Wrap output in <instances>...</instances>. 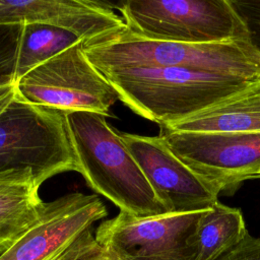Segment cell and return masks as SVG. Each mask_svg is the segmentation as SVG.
<instances>
[{
	"instance_id": "cell-1",
	"label": "cell",
	"mask_w": 260,
	"mask_h": 260,
	"mask_svg": "<svg viewBox=\"0 0 260 260\" xmlns=\"http://www.w3.org/2000/svg\"><path fill=\"white\" fill-rule=\"evenodd\" d=\"M65 113L77 172L91 189L133 216L169 213L106 116L84 111Z\"/></svg>"
},
{
	"instance_id": "cell-2",
	"label": "cell",
	"mask_w": 260,
	"mask_h": 260,
	"mask_svg": "<svg viewBox=\"0 0 260 260\" xmlns=\"http://www.w3.org/2000/svg\"><path fill=\"white\" fill-rule=\"evenodd\" d=\"M101 72L129 68H184L201 72L260 77V53L249 41L188 44L146 39L127 27L83 43Z\"/></svg>"
},
{
	"instance_id": "cell-3",
	"label": "cell",
	"mask_w": 260,
	"mask_h": 260,
	"mask_svg": "<svg viewBox=\"0 0 260 260\" xmlns=\"http://www.w3.org/2000/svg\"><path fill=\"white\" fill-rule=\"evenodd\" d=\"M102 74L124 105L159 126L195 115L258 79L174 67L129 68Z\"/></svg>"
},
{
	"instance_id": "cell-4",
	"label": "cell",
	"mask_w": 260,
	"mask_h": 260,
	"mask_svg": "<svg viewBox=\"0 0 260 260\" xmlns=\"http://www.w3.org/2000/svg\"><path fill=\"white\" fill-rule=\"evenodd\" d=\"M20 169H28L40 186L77 172L65 112L15 96L0 114V172Z\"/></svg>"
},
{
	"instance_id": "cell-5",
	"label": "cell",
	"mask_w": 260,
	"mask_h": 260,
	"mask_svg": "<svg viewBox=\"0 0 260 260\" xmlns=\"http://www.w3.org/2000/svg\"><path fill=\"white\" fill-rule=\"evenodd\" d=\"M116 7L127 28L146 39L188 44L248 41L230 0H128Z\"/></svg>"
},
{
	"instance_id": "cell-6",
	"label": "cell",
	"mask_w": 260,
	"mask_h": 260,
	"mask_svg": "<svg viewBox=\"0 0 260 260\" xmlns=\"http://www.w3.org/2000/svg\"><path fill=\"white\" fill-rule=\"evenodd\" d=\"M79 42L31 69L15 82L20 100L63 112L108 116L119 95L91 64Z\"/></svg>"
},
{
	"instance_id": "cell-7",
	"label": "cell",
	"mask_w": 260,
	"mask_h": 260,
	"mask_svg": "<svg viewBox=\"0 0 260 260\" xmlns=\"http://www.w3.org/2000/svg\"><path fill=\"white\" fill-rule=\"evenodd\" d=\"M205 210L137 217L120 211L95 239L119 260H198V224Z\"/></svg>"
},
{
	"instance_id": "cell-8",
	"label": "cell",
	"mask_w": 260,
	"mask_h": 260,
	"mask_svg": "<svg viewBox=\"0 0 260 260\" xmlns=\"http://www.w3.org/2000/svg\"><path fill=\"white\" fill-rule=\"evenodd\" d=\"M159 136L172 151L215 192L232 193L260 178V133L174 132Z\"/></svg>"
},
{
	"instance_id": "cell-9",
	"label": "cell",
	"mask_w": 260,
	"mask_h": 260,
	"mask_svg": "<svg viewBox=\"0 0 260 260\" xmlns=\"http://www.w3.org/2000/svg\"><path fill=\"white\" fill-rule=\"evenodd\" d=\"M107 214L105 204L95 195L73 192L45 202L37 221L0 254V260H60Z\"/></svg>"
},
{
	"instance_id": "cell-10",
	"label": "cell",
	"mask_w": 260,
	"mask_h": 260,
	"mask_svg": "<svg viewBox=\"0 0 260 260\" xmlns=\"http://www.w3.org/2000/svg\"><path fill=\"white\" fill-rule=\"evenodd\" d=\"M119 133L169 213L207 210L218 202L219 194L184 164L162 137Z\"/></svg>"
},
{
	"instance_id": "cell-11",
	"label": "cell",
	"mask_w": 260,
	"mask_h": 260,
	"mask_svg": "<svg viewBox=\"0 0 260 260\" xmlns=\"http://www.w3.org/2000/svg\"><path fill=\"white\" fill-rule=\"evenodd\" d=\"M113 7L92 0H1L0 25L50 24L87 42L127 27Z\"/></svg>"
},
{
	"instance_id": "cell-12",
	"label": "cell",
	"mask_w": 260,
	"mask_h": 260,
	"mask_svg": "<svg viewBox=\"0 0 260 260\" xmlns=\"http://www.w3.org/2000/svg\"><path fill=\"white\" fill-rule=\"evenodd\" d=\"M159 128L174 132L260 133V78L195 115Z\"/></svg>"
},
{
	"instance_id": "cell-13",
	"label": "cell",
	"mask_w": 260,
	"mask_h": 260,
	"mask_svg": "<svg viewBox=\"0 0 260 260\" xmlns=\"http://www.w3.org/2000/svg\"><path fill=\"white\" fill-rule=\"evenodd\" d=\"M28 169L0 172V254L39 218L45 202Z\"/></svg>"
},
{
	"instance_id": "cell-14",
	"label": "cell",
	"mask_w": 260,
	"mask_h": 260,
	"mask_svg": "<svg viewBox=\"0 0 260 260\" xmlns=\"http://www.w3.org/2000/svg\"><path fill=\"white\" fill-rule=\"evenodd\" d=\"M248 233L239 208L219 201L205 210L198 224V260H215Z\"/></svg>"
},
{
	"instance_id": "cell-15",
	"label": "cell",
	"mask_w": 260,
	"mask_h": 260,
	"mask_svg": "<svg viewBox=\"0 0 260 260\" xmlns=\"http://www.w3.org/2000/svg\"><path fill=\"white\" fill-rule=\"evenodd\" d=\"M82 41L74 32L50 24H25L20 39L15 82L35 67Z\"/></svg>"
},
{
	"instance_id": "cell-16",
	"label": "cell",
	"mask_w": 260,
	"mask_h": 260,
	"mask_svg": "<svg viewBox=\"0 0 260 260\" xmlns=\"http://www.w3.org/2000/svg\"><path fill=\"white\" fill-rule=\"evenodd\" d=\"M23 25H0V86L15 83Z\"/></svg>"
},
{
	"instance_id": "cell-17",
	"label": "cell",
	"mask_w": 260,
	"mask_h": 260,
	"mask_svg": "<svg viewBox=\"0 0 260 260\" xmlns=\"http://www.w3.org/2000/svg\"><path fill=\"white\" fill-rule=\"evenodd\" d=\"M60 260H119L98 242L91 229L85 231Z\"/></svg>"
},
{
	"instance_id": "cell-18",
	"label": "cell",
	"mask_w": 260,
	"mask_h": 260,
	"mask_svg": "<svg viewBox=\"0 0 260 260\" xmlns=\"http://www.w3.org/2000/svg\"><path fill=\"white\" fill-rule=\"evenodd\" d=\"M245 25L248 41L260 53V0H230Z\"/></svg>"
},
{
	"instance_id": "cell-19",
	"label": "cell",
	"mask_w": 260,
	"mask_h": 260,
	"mask_svg": "<svg viewBox=\"0 0 260 260\" xmlns=\"http://www.w3.org/2000/svg\"><path fill=\"white\" fill-rule=\"evenodd\" d=\"M215 260H260V239L249 233Z\"/></svg>"
},
{
	"instance_id": "cell-20",
	"label": "cell",
	"mask_w": 260,
	"mask_h": 260,
	"mask_svg": "<svg viewBox=\"0 0 260 260\" xmlns=\"http://www.w3.org/2000/svg\"><path fill=\"white\" fill-rule=\"evenodd\" d=\"M16 96L15 83L0 86V114L9 106Z\"/></svg>"
}]
</instances>
